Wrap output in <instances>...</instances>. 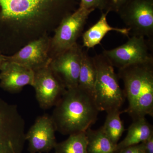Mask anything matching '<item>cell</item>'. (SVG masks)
<instances>
[{"label":"cell","instance_id":"1","mask_svg":"<svg viewBox=\"0 0 153 153\" xmlns=\"http://www.w3.org/2000/svg\"><path fill=\"white\" fill-rule=\"evenodd\" d=\"M55 106L51 118L56 131L63 135L85 132L99 112L93 97L78 87L66 89Z\"/></svg>","mask_w":153,"mask_h":153},{"label":"cell","instance_id":"2","mask_svg":"<svg viewBox=\"0 0 153 153\" xmlns=\"http://www.w3.org/2000/svg\"><path fill=\"white\" fill-rule=\"evenodd\" d=\"M128 107L125 112L134 120L153 116V62L140 63L119 69Z\"/></svg>","mask_w":153,"mask_h":153},{"label":"cell","instance_id":"3","mask_svg":"<svg viewBox=\"0 0 153 153\" xmlns=\"http://www.w3.org/2000/svg\"><path fill=\"white\" fill-rule=\"evenodd\" d=\"M93 59L96 69L93 99L97 109L107 113L119 110L126 97L114 66L103 55Z\"/></svg>","mask_w":153,"mask_h":153},{"label":"cell","instance_id":"4","mask_svg":"<svg viewBox=\"0 0 153 153\" xmlns=\"http://www.w3.org/2000/svg\"><path fill=\"white\" fill-rule=\"evenodd\" d=\"M25 122L18 107L0 98V153H22Z\"/></svg>","mask_w":153,"mask_h":153},{"label":"cell","instance_id":"5","mask_svg":"<svg viewBox=\"0 0 153 153\" xmlns=\"http://www.w3.org/2000/svg\"><path fill=\"white\" fill-rule=\"evenodd\" d=\"M94 10L79 7L73 13L68 14L63 18L50 41V48L53 49L55 55L76 44V40L83 30L86 20Z\"/></svg>","mask_w":153,"mask_h":153},{"label":"cell","instance_id":"6","mask_svg":"<svg viewBox=\"0 0 153 153\" xmlns=\"http://www.w3.org/2000/svg\"><path fill=\"white\" fill-rule=\"evenodd\" d=\"M103 55L113 66L120 68L153 62L144 37L134 36L123 45L109 50H105Z\"/></svg>","mask_w":153,"mask_h":153},{"label":"cell","instance_id":"7","mask_svg":"<svg viewBox=\"0 0 153 153\" xmlns=\"http://www.w3.org/2000/svg\"><path fill=\"white\" fill-rule=\"evenodd\" d=\"M134 36H150L153 31V0H130L119 12Z\"/></svg>","mask_w":153,"mask_h":153},{"label":"cell","instance_id":"8","mask_svg":"<svg viewBox=\"0 0 153 153\" xmlns=\"http://www.w3.org/2000/svg\"><path fill=\"white\" fill-rule=\"evenodd\" d=\"M33 86L36 99L43 109L55 106L66 90L59 77L48 66L34 71Z\"/></svg>","mask_w":153,"mask_h":153},{"label":"cell","instance_id":"9","mask_svg":"<svg viewBox=\"0 0 153 153\" xmlns=\"http://www.w3.org/2000/svg\"><path fill=\"white\" fill-rule=\"evenodd\" d=\"M82 50L76 44L52 58L49 67L63 83L66 89L78 86Z\"/></svg>","mask_w":153,"mask_h":153},{"label":"cell","instance_id":"10","mask_svg":"<svg viewBox=\"0 0 153 153\" xmlns=\"http://www.w3.org/2000/svg\"><path fill=\"white\" fill-rule=\"evenodd\" d=\"M64 0H0L3 19L22 22L41 16L48 8Z\"/></svg>","mask_w":153,"mask_h":153},{"label":"cell","instance_id":"11","mask_svg":"<svg viewBox=\"0 0 153 153\" xmlns=\"http://www.w3.org/2000/svg\"><path fill=\"white\" fill-rule=\"evenodd\" d=\"M50 41L48 37H41L31 41L13 55L5 58L7 61L27 66L33 71L48 66L52 59L49 55Z\"/></svg>","mask_w":153,"mask_h":153},{"label":"cell","instance_id":"12","mask_svg":"<svg viewBox=\"0 0 153 153\" xmlns=\"http://www.w3.org/2000/svg\"><path fill=\"white\" fill-rule=\"evenodd\" d=\"M55 126L51 116L44 114L36 119L26 133L30 153L48 152L56 146Z\"/></svg>","mask_w":153,"mask_h":153},{"label":"cell","instance_id":"13","mask_svg":"<svg viewBox=\"0 0 153 153\" xmlns=\"http://www.w3.org/2000/svg\"><path fill=\"white\" fill-rule=\"evenodd\" d=\"M0 70V86L6 91L16 93L26 85L33 86L34 71L27 66L6 60Z\"/></svg>","mask_w":153,"mask_h":153},{"label":"cell","instance_id":"14","mask_svg":"<svg viewBox=\"0 0 153 153\" xmlns=\"http://www.w3.org/2000/svg\"><path fill=\"white\" fill-rule=\"evenodd\" d=\"M110 12L107 10L102 14L98 22L83 33L82 36L83 46L88 48H92L100 44L108 32L114 31L128 36L130 32L129 28H119L111 27L108 23L107 16Z\"/></svg>","mask_w":153,"mask_h":153},{"label":"cell","instance_id":"15","mask_svg":"<svg viewBox=\"0 0 153 153\" xmlns=\"http://www.w3.org/2000/svg\"><path fill=\"white\" fill-rule=\"evenodd\" d=\"M153 134L152 126L145 117L134 120L124 139L117 145V152L124 148L143 143Z\"/></svg>","mask_w":153,"mask_h":153},{"label":"cell","instance_id":"16","mask_svg":"<svg viewBox=\"0 0 153 153\" xmlns=\"http://www.w3.org/2000/svg\"><path fill=\"white\" fill-rule=\"evenodd\" d=\"M87 153H117V145L109 139L102 130L88 129L85 131Z\"/></svg>","mask_w":153,"mask_h":153},{"label":"cell","instance_id":"17","mask_svg":"<svg viewBox=\"0 0 153 153\" xmlns=\"http://www.w3.org/2000/svg\"><path fill=\"white\" fill-rule=\"evenodd\" d=\"M96 78V69L93 58L82 51L77 87L93 97Z\"/></svg>","mask_w":153,"mask_h":153},{"label":"cell","instance_id":"18","mask_svg":"<svg viewBox=\"0 0 153 153\" xmlns=\"http://www.w3.org/2000/svg\"><path fill=\"white\" fill-rule=\"evenodd\" d=\"M87 140L85 132L70 135L66 140L57 143L55 153H87Z\"/></svg>","mask_w":153,"mask_h":153},{"label":"cell","instance_id":"19","mask_svg":"<svg viewBox=\"0 0 153 153\" xmlns=\"http://www.w3.org/2000/svg\"><path fill=\"white\" fill-rule=\"evenodd\" d=\"M123 111H114L108 113L105 123L102 127L107 136L115 145H117L123 132L125 130L120 115Z\"/></svg>","mask_w":153,"mask_h":153},{"label":"cell","instance_id":"20","mask_svg":"<svg viewBox=\"0 0 153 153\" xmlns=\"http://www.w3.org/2000/svg\"><path fill=\"white\" fill-rule=\"evenodd\" d=\"M79 7L86 9H98L102 10L106 9V0H80Z\"/></svg>","mask_w":153,"mask_h":153},{"label":"cell","instance_id":"21","mask_svg":"<svg viewBox=\"0 0 153 153\" xmlns=\"http://www.w3.org/2000/svg\"><path fill=\"white\" fill-rule=\"evenodd\" d=\"M130 0H106V10L119 13Z\"/></svg>","mask_w":153,"mask_h":153},{"label":"cell","instance_id":"22","mask_svg":"<svg viewBox=\"0 0 153 153\" xmlns=\"http://www.w3.org/2000/svg\"><path fill=\"white\" fill-rule=\"evenodd\" d=\"M117 153H145L142 143L122 149Z\"/></svg>","mask_w":153,"mask_h":153},{"label":"cell","instance_id":"23","mask_svg":"<svg viewBox=\"0 0 153 153\" xmlns=\"http://www.w3.org/2000/svg\"><path fill=\"white\" fill-rule=\"evenodd\" d=\"M142 143L145 153H153V134Z\"/></svg>","mask_w":153,"mask_h":153},{"label":"cell","instance_id":"24","mask_svg":"<svg viewBox=\"0 0 153 153\" xmlns=\"http://www.w3.org/2000/svg\"><path fill=\"white\" fill-rule=\"evenodd\" d=\"M6 61V59L4 57H3L0 55V69L1 68L3 64Z\"/></svg>","mask_w":153,"mask_h":153}]
</instances>
